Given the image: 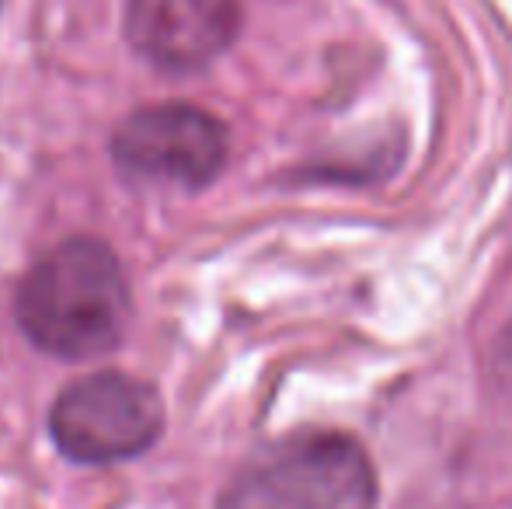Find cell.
Returning <instances> with one entry per match:
<instances>
[{
    "instance_id": "obj_1",
    "label": "cell",
    "mask_w": 512,
    "mask_h": 509,
    "mask_svg": "<svg viewBox=\"0 0 512 509\" xmlns=\"http://www.w3.org/2000/svg\"><path fill=\"white\" fill-rule=\"evenodd\" d=\"M14 321L39 353L67 363L119 349L133 321V290L115 248L74 234L39 255L14 290Z\"/></svg>"
},
{
    "instance_id": "obj_2",
    "label": "cell",
    "mask_w": 512,
    "mask_h": 509,
    "mask_svg": "<svg viewBox=\"0 0 512 509\" xmlns=\"http://www.w3.org/2000/svg\"><path fill=\"white\" fill-rule=\"evenodd\" d=\"M216 509H377V475L352 436L310 429L255 450Z\"/></svg>"
},
{
    "instance_id": "obj_3",
    "label": "cell",
    "mask_w": 512,
    "mask_h": 509,
    "mask_svg": "<svg viewBox=\"0 0 512 509\" xmlns=\"http://www.w3.org/2000/svg\"><path fill=\"white\" fill-rule=\"evenodd\" d=\"M168 426V408L157 384L126 370H95L56 394L49 436L74 464H126L157 447Z\"/></svg>"
},
{
    "instance_id": "obj_4",
    "label": "cell",
    "mask_w": 512,
    "mask_h": 509,
    "mask_svg": "<svg viewBox=\"0 0 512 509\" xmlns=\"http://www.w3.org/2000/svg\"><path fill=\"white\" fill-rule=\"evenodd\" d=\"M108 154L129 182L150 189L199 192L223 171L230 154L227 126L189 102L133 109L112 129Z\"/></svg>"
},
{
    "instance_id": "obj_5",
    "label": "cell",
    "mask_w": 512,
    "mask_h": 509,
    "mask_svg": "<svg viewBox=\"0 0 512 509\" xmlns=\"http://www.w3.org/2000/svg\"><path fill=\"white\" fill-rule=\"evenodd\" d=\"M237 0H126L122 32L133 53L164 74H196L241 35Z\"/></svg>"
}]
</instances>
